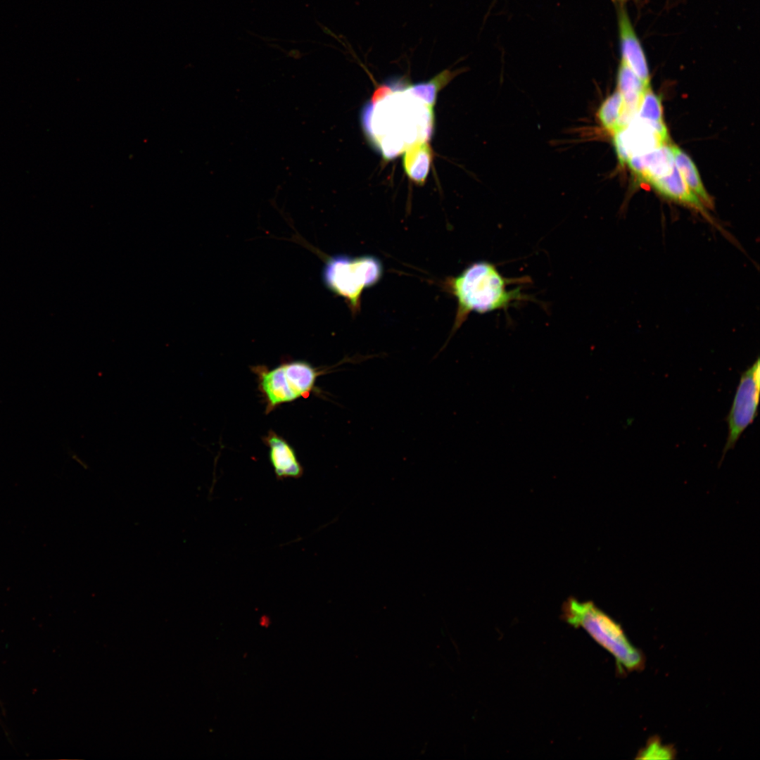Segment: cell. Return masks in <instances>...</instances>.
I'll return each mask as SVG.
<instances>
[{
    "mask_svg": "<svg viewBox=\"0 0 760 760\" xmlns=\"http://www.w3.org/2000/svg\"><path fill=\"white\" fill-rule=\"evenodd\" d=\"M529 278H507L496 266L487 261H478L467 267L456 277H448L445 287L456 299L457 307L455 322L445 343L436 355L445 349L452 336L467 320L471 312L486 313L507 310L517 302L530 300L520 288L508 289L513 284L528 282Z\"/></svg>",
    "mask_w": 760,
    "mask_h": 760,
    "instance_id": "6da1fadb",
    "label": "cell"
},
{
    "mask_svg": "<svg viewBox=\"0 0 760 760\" xmlns=\"http://www.w3.org/2000/svg\"><path fill=\"white\" fill-rule=\"evenodd\" d=\"M563 619L576 628H582L613 655L619 673L643 669V653L633 646L619 623L591 601L569 597L562 607Z\"/></svg>",
    "mask_w": 760,
    "mask_h": 760,
    "instance_id": "7a4b0ae2",
    "label": "cell"
},
{
    "mask_svg": "<svg viewBox=\"0 0 760 760\" xmlns=\"http://www.w3.org/2000/svg\"><path fill=\"white\" fill-rule=\"evenodd\" d=\"M324 260L322 278L325 286L343 298L353 315L360 310L365 289L376 284L383 274V266L376 257H352L345 254L327 255L308 245Z\"/></svg>",
    "mask_w": 760,
    "mask_h": 760,
    "instance_id": "3957f363",
    "label": "cell"
},
{
    "mask_svg": "<svg viewBox=\"0 0 760 760\" xmlns=\"http://www.w3.org/2000/svg\"><path fill=\"white\" fill-rule=\"evenodd\" d=\"M251 369L257 377L258 390L265 400L266 414L281 404L308 396L314 390L318 376L327 372L304 360L284 362L272 369L256 365Z\"/></svg>",
    "mask_w": 760,
    "mask_h": 760,
    "instance_id": "277c9868",
    "label": "cell"
},
{
    "mask_svg": "<svg viewBox=\"0 0 760 760\" xmlns=\"http://www.w3.org/2000/svg\"><path fill=\"white\" fill-rule=\"evenodd\" d=\"M760 391V360H756L741 375L733 402L727 416L728 427L727 441L723 450L725 454L733 449L745 429L757 415Z\"/></svg>",
    "mask_w": 760,
    "mask_h": 760,
    "instance_id": "5b68a950",
    "label": "cell"
},
{
    "mask_svg": "<svg viewBox=\"0 0 760 760\" xmlns=\"http://www.w3.org/2000/svg\"><path fill=\"white\" fill-rule=\"evenodd\" d=\"M614 148L621 165L634 155L647 153L670 143L665 123L648 122L635 116L613 134Z\"/></svg>",
    "mask_w": 760,
    "mask_h": 760,
    "instance_id": "8992f818",
    "label": "cell"
},
{
    "mask_svg": "<svg viewBox=\"0 0 760 760\" xmlns=\"http://www.w3.org/2000/svg\"><path fill=\"white\" fill-rule=\"evenodd\" d=\"M619 44L623 61L647 86L650 85L646 56L623 4L617 12Z\"/></svg>",
    "mask_w": 760,
    "mask_h": 760,
    "instance_id": "52a82bcc",
    "label": "cell"
},
{
    "mask_svg": "<svg viewBox=\"0 0 760 760\" xmlns=\"http://www.w3.org/2000/svg\"><path fill=\"white\" fill-rule=\"evenodd\" d=\"M637 181L650 184L671 172L674 167L670 143L643 154L632 156L627 163Z\"/></svg>",
    "mask_w": 760,
    "mask_h": 760,
    "instance_id": "ba28073f",
    "label": "cell"
},
{
    "mask_svg": "<svg viewBox=\"0 0 760 760\" xmlns=\"http://www.w3.org/2000/svg\"><path fill=\"white\" fill-rule=\"evenodd\" d=\"M262 440L269 448L270 461L277 479H298L303 475L295 450L286 439L270 430Z\"/></svg>",
    "mask_w": 760,
    "mask_h": 760,
    "instance_id": "9c48e42d",
    "label": "cell"
},
{
    "mask_svg": "<svg viewBox=\"0 0 760 760\" xmlns=\"http://www.w3.org/2000/svg\"><path fill=\"white\" fill-rule=\"evenodd\" d=\"M659 194L671 201L695 210L713 223L701 200L690 189L676 165L671 172L650 184Z\"/></svg>",
    "mask_w": 760,
    "mask_h": 760,
    "instance_id": "30bf717a",
    "label": "cell"
},
{
    "mask_svg": "<svg viewBox=\"0 0 760 760\" xmlns=\"http://www.w3.org/2000/svg\"><path fill=\"white\" fill-rule=\"evenodd\" d=\"M640 78L621 61L617 72V91L621 94L623 110L621 129L636 115L642 96L647 87Z\"/></svg>",
    "mask_w": 760,
    "mask_h": 760,
    "instance_id": "8fae6325",
    "label": "cell"
},
{
    "mask_svg": "<svg viewBox=\"0 0 760 760\" xmlns=\"http://www.w3.org/2000/svg\"><path fill=\"white\" fill-rule=\"evenodd\" d=\"M433 159V150L426 140L417 141L406 148L402 164L409 179L417 185H423L429 175Z\"/></svg>",
    "mask_w": 760,
    "mask_h": 760,
    "instance_id": "7c38bea8",
    "label": "cell"
},
{
    "mask_svg": "<svg viewBox=\"0 0 760 760\" xmlns=\"http://www.w3.org/2000/svg\"><path fill=\"white\" fill-rule=\"evenodd\" d=\"M674 164L690 189L707 208H712V198L705 189L697 168L690 157L676 145L671 144Z\"/></svg>",
    "mask_w": 760,
    "mask_h": 760,
    "instance_id": "4fadbf2b",
    "label": "cell"
},
{
    "mask_svg": "<svg viewBox=\"0 0 760 760\" xmlns=\"http://www.w3.org/2000/svg\"><path fill=\"white\" fill-rule=\"evenodd\" d=\"M461 70L445 69L426 82L409 85L406 91L420 99L422 102L433 109L438 93L443 89Z\"/></svg>",
    "mask_w": 760,
    "mask_h": 760,
    "instance_id": "5bb4252c",
    "label": "cell"
},
{
    "mask_svg": "<svg viewBox=\"0 0 760 760\" xmlns=\"http://www.w3.org/2000/svg\"><path fill=\"white\" fill-rule=\"evenodd\" d=\"M623 110V99L617 90L607 96L597 110L599 121L604 129L612 134L621 129Z\"/></svg>",
    "mask_w": 760,
    "mask_h": 760,
    "instance_id": "9a60e30c",
    "label": "cell"
},
{
    "mask_svg": "<svg viewBox=\"0 0 760 760\" xmlns=\"http://www.w3.org/2000/svg\"><path fill=\"white\" fill-rule=\"evenodd\" d=\"M635 116L652 122H664L661 98L650 87L645 91Z\"/></svg>",
    "mask_w": 760,
    "mask_h": 760,
    "instance_id": "2e32d148",
    "label": "cell"
},
{
    "mask_svg": "<svg viewBox=\"0 0 760 760\" xmlns=\"http://www.w3.org/2000/svg\"><path fill=\"white\" fill-rule=\"evenodd\" d=\"M676 749L671 745L662 743L659 736L651 737L645 746L640 749L635 756L637 759H673Z\"/></svg>",
    "mask_w": 760,
    "mask_h": 760,
    "instance_id": "e0dca14e",
    "label": "cell"
},
{
    "mask_svg": "<svg viewBox=\"0 0 760 760\" xmlns=\"http://www.w3.org/2000/svg\"><path fill=\"white\" fill-rule=\"evenodd\" d=\"M613 1L617 2V3L620 4H623L624 3H626V2L628 1H631V0H613Z\"/></svg>",
    "mask_w": 760,
    "mask_h": 760,
    "instance_id": "ac0fdd59",
    "label": "cell"
}]
</instances>
